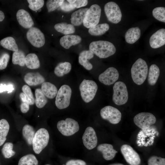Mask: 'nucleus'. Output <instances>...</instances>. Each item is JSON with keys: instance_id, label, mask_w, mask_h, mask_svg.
<instances>
[{"instance_id": "14", "label": "nucleus", "mask_w": 165, "mask_h": 165, "mask_svg": "<svg viewBox=\"0 0 165 165\" xmlns=\"http://www.w3.org/2000/svg\"><path fill=\"white\" fill-rule=\"evenodd\" d=\"M119 76V74L117 70L115 68L111 67L99 75L98 79L104 85H110L116 82Z\"/></svg>"}, {"instance_id": "27", "label": "nucleus", "mask_w": 165, "mask_h": 165, "mask_svg": "<svg viewBox=\"0 0 165 165\" xmlns=\"http://www.w3.org/2000/svg\"><path fill=\"white\" fill-rule=\"evenodd\" d=\"M54 28L57 31L65 35L73 34L75 31V29L73 25L65 22L56 24Z\"/></svg>"}, {"instance_id": "11", "label": "nucleus", "mask_w": 165, "mask_h": 165, "mask_svg": "<svg viewBox=\"0 0 165 165\" xmlns=\"http://www.w3.org/2000/svg\"><path fill=\"white\" fill-rule=\"evenodd\" d=\"M100 113L103 119L108 121L112 124L118 123L121 119L122 115L120 111L111 106H106L102 108Z\"/></svg>"}, {"instance_id": "35", "label": "nucleus", "mask_w": 165, "mask_h": 165, "mask_svg": "<svg viewBox=\"0 0 165 165\" xmlns=\"http://www.w3.org/2000/svg\"><path fill=\"white\" fill-rule=\"evenodd\" d=\"M25 57L24 53L22 51L18 50L17 52H14L12 55V63L14 64L24 66L25 64Z\"/></svg>"}, {"instance_id": "29", "label": "nucleus", "mask_w": 165, "mask_h": 165, "mask_svg": "<svg viewBox=\"0 0 165 165\" xmlns=\"http://www.w3.org/2000/svg\"><path fill=\"white\" fill-rule=\"evenodd\" d=\"M22 133L23 138L27 144L29 145H32L33 138L35 134L33 127L29 125H25L23 127Z\"/></svg>"}, {"instance_id": "3", "label": "nucleus", "mask_w": 165, "mask_h": 165, "mask_svg": "<svg viewBox=\"0 0 165 165\" xmlns=\"http://www.w3.org/2000/svg\"><path fill=\"white\" fill-rule=\"evenodd\" d=\"M79 88L82 99L85 102L88 103L94 98L98 87L94 81L84 79L80 84Z\"/></svg>"}, {"instance_id": "21", "label": "nucleus", "mask_w": 165, "mask_h": 165, "mask_svg": "<svg viewBox=\"0 0 165 165\" xmlns=\"http://www.w3.org/2000/svg\"><path fill=\"white\" fill-rule=\"evenodd\" d=\"M94 56V54L90 50H83L79 54L78 58L79 63L87 70H91L93 66L88 60L93 58Z\"/></svg>"}, {"instance_id": "37", "label": "nucleus", "mask_w": 165, "mask_h": 165, "mask_svg": "<svg viewBox=\"0 0 165 165\" xmlns=\"http://www.w3.org/2000/svg\"><path fill=\"white\" fill-rule=\"evenodd\" d=\"M153 16L157 20L165 22V8L163 7H159L154 8L152 10Z\"/></svg>"}, {"instance_id": "2", "label": "nucleus", "mask_w": 165, "mask_h": 165, "mask_svg": "<svg viewBox=\"0 0 165 165\" xmlns=\"http://www.w3.org/2000/svg\"><path fill=\"white\" fill-rule=\"evenodd\" d=\"M148 71L146 62L141 58L137 59L132 65L131 70L134 82L138 85L142 84L147 78Z\"/></svg>"}, {"instance_id": "6", "label": "nucleus", "mask_w": 165, "mask_h": 165, "mask_svg": "<svg viewBox=\"0 0 165 165\" xmlns=\"http://www.w3.org/2000/svg\"><path fill=\"white\" fill-rule=\"evenodd\" d=\"M101 12V9L99 5L94 4L91 6L86 13L83 22L84 26L90 28L98 24Z\"/></svg>"}, {"instance_id": "12", "label": "nucleus", "mask_w": 165, "mask_h": 165, "mask_svg": "<svg viewBox=\"0 0 165 165\" xmlns=\"http://www.w3.org/2000/svg\"><path fill=\"white\" fill-rule=\"evenodd\" d=\"M26 37L29 42L35 47H41L45 43L44 35L37 28L32 27L29 28L26 33Z\"/></svg>"}, {"instance_id": "18", "label": "nucleus", "mask_w": 165, "mask_h": 165, "mask_svg": "<svg viewBox=\"0 0 165 165\" xmlns=\"http://www.w3.org/2000/svg\"><path fill=\"white\" fill-rule=\"evenodd\" d=\"M97 150L102 153L104 158L107 160L112 159L117 153V151L113 148V146L109 144L99 145L97 147Z\"/></svg>"}, {"instance_id": "28", "label": "nucleus", "mask_w": 165, "mask_h": 165, "mask_svg": "<svg viewBox=\"0 0 165 165\" xmlns=\"http://www.w3.org/2000/svg\"><path fill=\"white\" fill-rule=\"evenodd\" d=\"M72 68L71 64L69 62H61L55 67V74L57 76L61 77L69 73Z\"/></svg>"}, {"instance_id": "44", "label": "nucleus", "mask_w": 165, "mask_h": 165, "mask_svg": "<svg viewBox=\"0 0 165 165\" xmlns=\"http://www.w3.org/2000/svg\"><path fill=\"white\" fill-rule=\"evenodd\" d=\"M61 9L62 11L68 12L74 9L75 7L72 3H70L67 1L64 0L62 5L60 6Z\"/></svg>"}, {"instance_id": "42", "label": "nucleus", "mask_w": 165, "mask_h": 165, "mask_svg": "<svg viewBox=\"0 0 165 165\" xmlns=\"http://www.w3.org/2000/svg\"><path fill=\"white\" fill-rule=\"evenodd\" d=\"M148 165H165V159L153 156L148 160Z\"/></svg>"}, {"instance_id": "39", "label": "nucleus", "mask_w": 165, "mask_h": 165, "mask_svg": "<svg viewBox=\"0 0 165 165\" xmlns=\"http://www.w3.org/2000/svg\"><path fill=\"white\" fill-rule=\"evenodd\" d=\"M22 90L23 93L27 97L29 104L34 105L35 102V100L30 87L26 85H25L22 86Z\"/></svg>"}, {"instance_id": "8", "label": "nucleus", "mask_w": 165, "mask_h": 165, "mask_svg": "<svg viewBox=\"0 0 165 165\" xmlns=\"http://www.w3.org/2000/svg\"><path fill=\"white\" fill-rule=\"evenodd\" d=\"M57 127L60 132L65 136H71L77 132L79 129L78 122L70 118L58 121Z\"/></svg>"}, {"instance_id": "16", "label": "nucleus", "mask_w": 165, "mask_h": 165, "mask_svg": "<svg viewBox=\"0 0 165 165\" xmlns=\"http://www.w3.org/2000/svg\"><path fill=\"white\" fill-rule=\"evenodd\" d=\"M149 44L154 49L159 48L165 44V29L163 28L153 34L149 39Z\"/></svg>"}, {"instance_id": "40", "label": "nucleus", "mask_w": 165, "mask_h": 165, "mask_svg": "<svg viewBox=\"0 0 165 165\" xmlns=\"http://www.w3.org/2000/svg\"><path fill=\"white\" fill-rule=\"evenodd\" d=\"M22 102L20 105L21 111L24 113L27 112L29 109V103L27 97L24 93L20 94Z\"/></svg>"}, {"instance_id": "25", "label": "nucleus", "mask_w": 165, "mask_h": 165, "mask_svg": "<svg viewBox=\"0 0 165 165\" xmlns=\"http://www.w3.org/2000/svg\"><path fill=\"white\" fill-rule=\"evenodd\" d=\"M160 69L157 65L152 64L150 66L148 77V81L149 85L153 86L156 84L160 75Z\"/></svg>"}, {"instance_id": "47", "label": "nucleus", "mask_w": 165, "mask_h": 165, "mask_svg": "<svg viewBox=\"0 0 165 165\" xmlns=\"http://www.w3.org/2000/svg\"><path fill=\"white\" fill-rule=\"evenodd\" d=\"M88 1L87 0H75L73 3L75 8H78L86 6L88 4Z\"/></svg>"}, {"instance_id": "9", "label": "nucleus", "mask_w": 165, "mask_h": 165, "mask_svg": "<svg viewBox=\"0 0 165 165\" xmlns=\"http://www.w3.org/2000/svg\"><path fill=\"white\" fill-rule=\"evenodd\" d=\"M104 11L108 20L114 24H117L122 17L121 11L119 6L114 2H110L104 6Z\"/></svg>"}, {"instance_id": "34", "label": "nucleus", "mask_w": 165, "mask_h": 165, "mask_svg": "<svg viewBox=\"0 0 165 165\" xmlns=\"http://www.w3.org/2000/svg\"><path fill=\"white\" fill-rule=\"evenodd\" d=\"M18 165H38V161L34 155L29 154L21 158Z\"/></svg>"}, {"instance_id": "7", "label": "nucleus", "mask_w": 165, "mask_h": 165, "mask_svg": "<svg viewBox=\"0 0 165 165\" xmlns=\"http://www.w3.org/2000/svg\"><path fill=\"white\" fill-rule=\"evenodd\" d=\"M112 101L116 105H121L125 104L128 98V92L126 84L123 82L118 81L113 86Z\"/></svg>"}, {"instance_id": "10", "label": "nucleus", "mask_w": 165, "mask_h": 165, "mask_svg": "<svg viewBox=\"0 0 165 165\" xmlns=\"http://www.w3.org/2000/svg\"><path fill=\"white\" fill-rule=\"evenodd\" d=\"M135 124L140 128L147 129L156 122V118L152 114L142 112L137 114L134 118Z\"/></svg>"}, {"instance_id": "43", "label": "nucleus", "mask_w": 165, "mask_h": 165, "mask_svg": "<svg viewBox=\"0 0 165 165\" xmlns=\"http://www.w3.org/2000/svg\"><path fill=\"white\" fill-rule=\"evenodd\" d=\"M10 58L9 55L6 53L3 54L0 57V70L6 68Z\"/></svg>"}, {"instance_id": "4", "label": "nucleus", "mask_w": 165, "mask_h": 165, "mask_svg": "<svg viewBox=\"0 0 165 165\" xmlns=\"http://www.w3.org/2000/svg\"><path fill=\"white\" fill-rule=\"evenodd\" d=\"M49 138V134L46 129L41 128L37 130L32 143L33 149L36 154H39L47 146Z\"/></svg>"}, {"instance_id": "32", "label": "nucleus", "mask_w": 165, "mask_h": 165, "mask_svg": "<svg viewBox=\"0 0 165 165\" xmlns=\"http://www.w3.org/2000/svg\"><path fill=\"white\" fill-rule=\"evenodd\" d=\"M9 125L8 121L5 119L0 120V146L2 145L6 139L9 132Z\"/></svg>"}, {"instance_id": "5", "label": "nucleus", "mask_w": 165, "mask_h": 165, "mask_svg": "<svg viewBox=\"0 0 165 165\" xmlns=\"http://www.w3.org/2000/svg\"><path fill=\"white\" fill-rule=\"evenodd\" d=\"M72 90L68 85L62 86L58 90L56 96L55 104L56 107L60 109L65 108L69 106Z\"/></svg>"}, {"instance_id": "15", "label": "nucleus", "mask_w": 165, "mask_h": 165, "mask_svg": "<svg viewBox=\"0 0 165 165\" xmlns=\"http://www.w3.org/2000/svg\"><path fill=\"white\" fill-rule=\"evenodd\" d=\"M83 143L88 149L91 150L95 147L97 143V138L94 129L91 127H87L82 137Z\"/></svg>"}, {"instance_id": "45", "label": "nucleus", "mask_w": 165, "mask_h": 165, "mask_svg": "<svg viewBox=\"0 0 165 165\" xmlns=\"http://www.w3.org/2000/svg\"><path fill=\"white\" fill-rule=\"evenodd\" d=\"M14 90L13 86L11 84L6 85L5 84H0V93L7 91L8 93H11Z\"/></svg>"}, {"instance_id": "19", "label": "nucleus", "mask_w": 165, "mask_h": 165, "mask_svg": "<svg viewBox=\"0 0 165 165\" xmlns=\"http://www.w3.org/2000/svg\"><path fill=\"white\" fill-rule=\"evenodd\" d=\"M24 80L30 86H35L45 82L44 77L39 72H29L24 76Z\"/></svg>"}, {"instance_id": "50", "label": "nucleus", "mask_w": 165, "mask_h": 165, "mask_svg": "<svg viewBox=\"0 0 165 165\" xmlns=\"http://www.w3.org/2000/svg\"><path fill=\"white\" fill-rule=\"evenodd\" d=\"M45 165H50V164H46Z\"/></svg>"}, {"instance_id": "1", "label": "nucleus", "mask_w": 165, "mask_h": 165, "mask_svg": "<svg viewBox=\"0 0 165 165\" xmlns=\"http://www.w3.org/2000/svg\"><path fill=\"white\" fill-rule=\"evenodd\" d=\"M89 50L100 58H105L116 53V48L111 42L104 40L94 41L90 44Z\"/></svg>"}, {"instance_id": "24", "label": "nucleus", "mask_w": 165, "mask_h": 165, "mask_svg": "<svg viewBox=\"0 0 165 165\" xmlns=\"http://www.w3.org/2000/svg\"><path fill=\"white\" fill-rule=\"evenodd\" d=\"M41 90L45 95L50 99L54 98L58 92L57 87L48 82H44L42 84Z\"/></svg>"}, {"instance_id": "26", "label": "nucleus", "mask_w": 165, "mask_h": 165, "mask_svg": "<svg viewBox=\"0 0 165 165\" xmlns=\"http://www.w3.org/2000/svg\"><path fill=\"white\" fill-rule=\"evenodd\" d=\"M25 64L27 67L30 69H37L40 66L38 58L34 53H29L26 56Z\"/></svg>"}, {"instance_id": "30", "label": "nucleus", "mask_w": 165, "mask_h": 165, "mask_svg": "<svg viewBox=\"0 0 165 165\" xmlns=\"http://www.w3.org/2000/svg\"><path fill=\"white\" fill-rule=\"evenodd\" d=\"M109 28V24L104 23L97 24L89 28L88 32L92 35L100 36L104 34Z\"/></svg>"}, {"instance_id": "36", "label": "nucleus", "mask_w": 165, "mask_h": 165, "mask_svg": "<svg viewBox=\"0 0 165 165\" xmlns=\"http://www.w3.org/2000/svg\"><path fill=\"white\" fill-rule=\"evenodd\" d=\"M13 144L11 142H7L4 144L2 152L5 158H9L15 154L16 152L13 150Z\"/></svg>"}, {"instance_id": "22", "label": "nucleus", "mask_w": 165, "mask_h": 165, "mask_svg": "<svg viewBox=\"0 0 165 165\" xmlns=\"http://www.w3.org/2000/svg\"><path fill=\"white\" fill-rule=\"evenodd\" d=\"M88 8H82L74 12L70 19L71 23L74 26H79L83 23Z\"/></svg>"}, {"instance_id": "13", "label": "nucleus", "mask_w": 165, "mask_h": 165, "mask_svg": "<svg viewBox=\"0 0 165 165\" xmlns=\"http://www.w3.org/2000/svg\"><path fill=\"white\" fill-rule=\"evenodd\" d=\"M121 151L126 162L130 165H139L141 160L138 153L130 145L124 144Z\"/></svg>"}, {"instance_id": "38", "label": "nucleus", "mask_w": 165, "mask_h": 165, "mask_svg": "<svg viewBox=\"0 0 165 165\" xmlns=\"http://www.w3.org/2000/svg\"><path fill=\"white\" fill-rule=\"evenodd\" d=\"M64 0H47L46 6L48 12L54 11L62 5Z\"/></svg>"}, {"instance_id": "48", "label": "nucleus", "mask_w": 165, "mask_h": 165, "mask_svg": "<svg viewBox=\"0 0 165 165\" xmlns=\"http://www.w3.org/2000/svg\"><path fill=\"white\" fill-rule=\"evenodd\" d=\"M5 18V15L3 12L0 10V22L2 21Z\"/></svg>"}, {"instance_id": "33", "label": "nucleus", "mask_w": 165, "mask_h": 165, "mask_svg": "<svg viewBox=\"0 0 165 165\" xmlns=\"http://www.w3.org/2000/svg\"><path fill=\"white\" fill-rule=\"evenodd\" d=\"M35 102L37 107L39 108L43 107L47 103V100L41 89H36L35 91Z\"/></svg>"}, {"instance_id": "31", "label": "nucleus", "mask_w": 165, "mask_h": 165, "mask_svg": "<svg viewBox=\"0 0 165 165\" xmlns=\"http://www.w3.org/2000/svg\"><path fill=\"white\" fill-rule=\"evenodd\" d=\"M1 45L4 48L14 52L18 51V47L14 38L12 37H8L1 40Z\"/></svg>"}, {"instance_id": "49", "label": "nucleus", "mask_w": 165, "mask_h": 165, "mask_svg": "<svg viewBox=\"0 0 165 165\" xmlns=\"http://www.w3.org/2000/svg\"><path fill=\"white\" fill-rule=\"evenodd\" d=\"M109 165H124L122 164H121V163H114V164H110Z\"/></svg>"}, {"instance_id": "17", "label": "nucleus", "mask_w": 165, "mask_h": 165, "mask_svg": "<svg viewBox=\"0 0 165 165\" xmlns=\"http://www.w3.org/2000/svg\"><path fill=\"white\" fill-rule=\"evenodd\" d=\"M16 17L20 24L25 28H30L34 25L33 21L30 14L24 9H20L17 11Z\"/></svg>"}, {"instance_id": "41", "label": "nucleus", "mask_w": 165, "mask_h": 165, "mask_svg": "<svg viewBox=\"0 0 165 165\" xmlns=\"http://www.w3.org/2000/svg\"><path fill=\"white\" fill-rule=\"evenodd\" d=\"M28 7L31 10L36 11L42 8L44 5L43 0H28Z\"/></svg>"}, {"instance_id": "46", "label": "nucleus", "mask_w": 165, "mask_h": 165, "mask_svg": "<svg viewBox=\"0 0 165 165\" xmlns=\"http://www.w3.org/2000/svg\"><path fill=\"white\" fill-rule=\"evenodd\" d=\"M65 165H86V162L79 159L71 160L66 163Z\"/></svg>"}, {"instance_id": "23", "label": "nucleus", "mask_w": 165, "mask_h": 165, "mask_svg": "<svg viewBox=\"0 0 165 165\" xmlns=\"http://www.w3.org/2000/svg\"><path fill=\"white\" fill-rule=\"evenodd\" d=\"M140 35L141 30L138 27L132 28L128 29L126 32L125 39L127 43L133 44L138 40Z\"/></svg>"}, {"instance_id": "20", "label": "nucleus", "mask_w": 165, "mask_h": 165, "mask_svg": "<svg viewBox=\"0 0 165 165\" xmlns=\"http://www.w3.org/2000/svg\"><path fill=\"white\" fill-rule=\"evenodd\" d=\"M82 40L81 37L77 35H67L60 39V42L61 46L66 49H69L72 46L80 43Z\"/></svg>"}]
</instances>
